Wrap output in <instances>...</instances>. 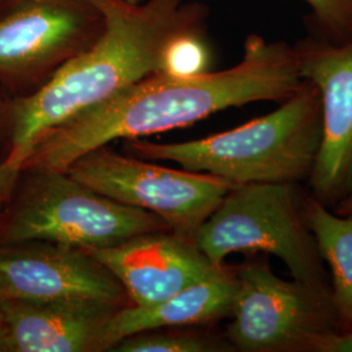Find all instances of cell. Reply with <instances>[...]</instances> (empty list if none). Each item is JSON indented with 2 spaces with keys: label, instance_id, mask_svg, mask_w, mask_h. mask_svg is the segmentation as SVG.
I'll use <instances>...</instances> for the list:
<instances>
[{
  "label": "cell",
  "instance_id": "2",
  "mask_svg": "<svg viewBox=\"0 0 352 352\" xmlns=\"http://www.w3.org/2000/svg\"><path fill=\"white\" fill-rule=\"evenodd\" d=\"M103 30L32 94L0 102L4 162L21 167L42 135L77 113L110 100L140 80L162 72L174 38L200 30L204 10L183 0H90Z\"/></svg>",
  "mask_w": 352,
  "mask_h": 352
},
{
  "label": "cell",
  "instance_id": "5",
  "mask_svg": "<svg viewBox=\"0 0 352 352\" xmlns=\"http://www.w3.org/2000/svg\"><path fill=\"white\" fill-rule=\"evenodd\" d=\"M195 244L215 266L232 253L264 252L280 258L294 279L331 287L295 184L232 187L196 232Z\"/></svg>",
  "mask_w": 352,
  "mask_h": 352
},
{
  "label": "cell",
  "instance_id": "15",
  "mask_svg": "<svg viewBox=\"0 0 352 352\" xmlns=\"http://www.w3.org/2000/svg\"><path fill=\"white\" fill-rule=\"evenodd\" d=\"M113 352H227L235 351L228 340L200 331H141L119 340Z\"/></svg>",
  "mask_w": 352,
  "mask_h": 352
},
{
  "label": "cell",
  "instance_id": "1",
  "mask_svg": "<svg viewBox=\"0 0 352 352\" xmlns=\"http://www.w3.org/2000/svg\"><path fill=\"white\" fill-rule=\"evenodd\" d=\"M302 82L295 46L253 34L232 68L188 77L154 74L52 128L32 146L20 171H64L80 155L113 140L190 126L251 102L286 101Z\"/></svg>",
  "mask_w": 352,
  "mask_h": 352
},
{
  "label": "cell",
  "instance_id": "3",
  "mask_svg": "<svg viewBox=\"0 0 352 352\" xmlns=\"http://www.w3.org/2000/svg\"><path fill=\"white\" fill-rule=\"evenodd\" d=\"M322 140L320 93L304 80L273 113L205 139L176 144L128 140L140 158L180 164L184 170L218 176L234 186L308 180Z\"/></svg>",
  "mask_w": 352,
  "mask_h": 352
},
{
  "label": "cell",
  "instance_id": "10",
  "mask_svg": "<svg viewBox=\"0 0 352 352\" xmlns=\"http://www.w3.org/2000/svg\"><path fill=\"white\" fill-rule=\"evenodd\" d=\"M300 74L321 100L322 140L312 174L311 195L334 208L352 192V37L308 38L295 45Z\"/></svg>",
  "mask_w": 352,
  "mask_h": 352
},
{
  "label": "cell",
  "instance_id": "9",
  "mask_svg": "<svg viewBox=\"0 0 352 352\" xmlns=\"http://www.w3.org/2000/svg\"><path fill=\"white\" fill-rule=\"evenodd\" d=\"M0 300L132 305L113 273L82 248L45 240L0 245Z\"/></svg>",
  "mask_w": 352,
  "mask_h": 352
},
{
  "label": "cell",
  "instance_id": "11",
  "mask_svg": "<svg viewBox=\"0 0 352 352\" xmlns=\"http://www.w3.org/2000/svg\"><path fill=\"white\" fill-rule=\"evenodd\" d=\"M126 289L132 305L151 307L210 276L212 264L193 240L175 232L141 234L113 247L89 251Z\"/></svg>",
  "mask_w": 352,
  "mask_h": 352
},
{
  "label": "cell",
  "instance_id": "4",
  "mask_svg": "<svg viewBox=\"0 0 352 352\" xmlns=\"http://www.w3.org/2000/svg\"><path fill=\"white\" fill-rule=\"evenodd\" d=\"M166 230L157 214L113 201L60 170L20 171L0 208V245L45 240L94 251Z\"/></svg>",
  "mask_w": 352,
  "mask_h": 352
},
{
  "label": "cell",
  "instance_id": "16",
  "mask_svg": "<svg viewBox=\"0 0 352 352\" xmlns=\"http://www.w3.org/2000/svg\"><path fill=\"white\" fill-rule=\"evenodd\" d=\"M209 52L202 42L200 30L174 38L166 47L162 74L177 77L201 75L208 72Z\"/></svg>",
  "mask_w": 352,
  "mask_h": 352
},
{
  "label": "cell",
  "instance_id": "14",
  "mask_svg": "<svg viewBox=\"0 0 352 352\" xmlns=\"http://www.w3.org/2000/svg\"><path fill=\"white\" fill-rule=\"evenodd\" d=\"M305 225L320 254L331 269V292L338 315V333L352 331V213L331 212L312 195L300 199Z\"/></svg>",
  "mask_w": 352,
  "mask_h": 352
},
{
  "label": "cell",
  "instance_id": "13",
  "mask_svg": "<svg viewBox=\"0 0 352 352\" xmlns=\"http://www.w3.org/2000/svg\"><path fill=\"white\" fill-rule=\"evenodd\" d=\"M239 287L238 267L222 265L210 276L151 307L128 305L113 314L106 329V351L129 336L162 327H196L231 317Z\"/></svg>",
  "mask_w": 352,
  "mask_h": 352
},
{
  "label": "cell",
  "instance_id": "21",
  "mask_svg": "<svg viewBox=\"0 0 352 352\" xmlns=\"http://www.w3.org/2000/svg\"><path fill=\"white\" fill-rule=\"evenodd\" d=\"M23 0H0V16L6 14L8 11H11L19 3H21Z\"/></svg>",
  "mask_w": 352,
  "mask_h": 352
},
{
  "label": "cell",
  "instance_id": "19",
  "mask_svg": "<svg viewBox=\"0 0 352 352\" xmlns=\"http://www.w3.org/2000/svg\"><path fill=\"white\" fill-rule=\"evenodd\" d=\"M19 175H20L19 167L7 164L4 161L0 162V208L8 199Z\"/></svg>",
  "mask_w": 352,
  "mask_h": 352
},
{
  "label": "cell",
  "instance_id": "8",
  "mask_svg": "<svg viewBox=\"0 0 352 352\" xmlns=\"http://www.w3.org/2000/svg\"><path fill=\"white\" fill-rule=\"evenodd\" d=\"M103 30L90 0H23L0 16V80L46 81Z\"/></svg>",
  "mask_w": 352,
  "mask_h": 352
},
{
  "label": "cell",
  "instance_id": "18",
  "mask_svg": "<svg viewBox=\"0 0 352 352\" xmlns=\"http://www.w3.org/2000/svg\"><path fill=\"white\" fill-rule=\"evenodd\" d=\"M314 352H352V331L344 334H331L318 340Z\"/></svg>",
  "mask_w": 352,
  "mask_h": 352
},
{
  "label": "cell",
  "instance_id": "20",
  "mask_svg": "<svg viewBox=\"0 0 352 352\" xmlns=\"http://www.w3.org/2000/svg\"><path fill=\"white\" fill-rule=\"evenodd\" d=\"M334 212L340 214L352 213V192L334 206Z\"/></svg>",
  "mask_w": 352,
  "mask_h": 352
},
{
  "label": "cell",
  "instance_id": "7",
  "mask_svg": "<svg viewBox=\"0 0 352 352\" xmlns=\"http://www.w3.org/2000/svg\"><path fill=\"white\" fill-rule=\"evenodd\" d=\"M64 171L113 201L157 214L173 232L193 241L202 223L235 187L206 173L124 157L106 145L80 155Z\"/></svg>",
  "mask_w": 352,
  "mask_h": 352
},
{
  "label": "cell",
  "instance_id": "6",
  "mask_svg": "<svg viewBox=\"0 0 352 352\" xmlns=\"http://www.w3.org/2000/svg\"><path fill=\"white\" fill-rule=\"evenodd\" d=\"M238 280L226 334L235 351L314 352L338 333L331 287L285 280L258 258L238 266Z\"/></svg>",
  "mask_w": 352,
  "mask_h": 352
},
{
  "label": "cell",
  "instance_id": "22",
  "mask_svg": "<svg viewBox=\"0 0 352 352\" xmlns=\"http://www.w3.org/2000/svg\"><path fill=\"white\" fill-rule=\"evenodd\" d=\"M0 352H6V329H4V317L0 307Z\"/></svg>",
  "mask_w": 352,
  "mask_h": 352
},
{
  "label": "cell",
  "instance_id": "17",
  "mask_svg": "<svg viewBox=\"0 0 352 352\" xmlns=\"http://www.w3.org/2000/svg\"><path fill=\"white\" fill-rule=\"evenodd\" d=\"M320 24L329 32V39L346 41L352 37V0H305Z\"/></svg>",
  "mask_w": 352,
  "mask_h": 352
},
{
  "label": "cell",
  "instance_id": "12",
  "mask_svg": "<svg viewBox=\"0 0 352 352\" xmlns=\"http://www.w3.org/2000/svg\"><path fill=\"white\" fill-rule=\"evenodd\" d=\"M6 352H103L119 309L77 302L0 300Z\"/></svg>",
  "mask_w": 352,
  "mask_h": 352
}]
</instances>
